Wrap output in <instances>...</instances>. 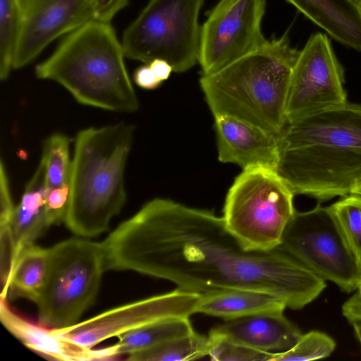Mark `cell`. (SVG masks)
<instances>
[{
    "mask_svg": "<svg viewBox=\"0 0 361 361\" xmlns=\"http://www.w3.org/2000/svg\"><path fill=\"white\" fill-rule=\"evenodd\" d=\"M105 270L133 271L169 281L200 295L232 289L260 290L300 310L325 281L279 247L245 250L212 212L154 198L102 243Z\"/></svg>",
    "mask_w": 361,
    "mask_h": 361,
    "instance_id": "obj_1",
    "label": "cell"
},
{
    "mask_svg": "<svg viewBox=\"0 0 361 361\" xmlns=\"http://www.w3.org/2000/svg\"><path fill=\"white\" fill-rule=\"evenodd\" d=\"M276 171L294 195L319 202L361 183V104L345 103L291 122L279 135Z\"/></svg>",
    "mask_w": 361,
    "mask_h": 361,
    "instance_id": "obj_2",
    "label": "cell"
},
{
    "mask_svg": "<svg viewBox=\"0 0 361 361\" xmlns=\"http://www.w3.org/2000/svg\"><path fill=\"white\" fill-rule=\"evenodd\" d=\"M300 51L287 34L216 72L202 75L201 90L213 116L234 117L279 135L285 126L293 67Z\"/></svg>",
    "mask_w": 361,
    "mask_h": 361,
    "instance_id": "obj_3",
    "label": "cell"
},
{
    "mask_svg": "<svg viewBox=\"0 0 361 361\" xmlns=\"http://www.w3.org/2000/svg\"><path fill=\"white\" fill-rule=\"evenodd\" d=\"M125 58L111 23L93 19L68 33L35 73L59 83L83 105L130 113L140 103Z\"/></svg>",
    "mask_w": 361,
    "mask_h": 361,
    "instance_id": "obj_4",
    "label": "cell"
},
{
    "mask_svg": "<svg viewBox=\"0 0 361 361\" xmlns=\"http://www.w3.org/2000/svg\"><path fill=\"white\" fill-rule=\"evenodd\" d=\"M135 127L118 123L80 130L75 139L64 223L75 235L105 232L126 201L124 171Z\"/></svg>",
    "mask_w": 361,
    "mask_h": 361,
    "instance_id": "obj_5",
    "label": "cell"
},
{
    "mask_svg": "<svg viewBox=\"0 0 361 361\" xmlns=\"http://www.w3.org/2000/svg\"><path fill=\"white\" fill-rule=\"evenodd\" d=\"M294 196L276 170L244 169L228 190L222 217L245 250L270 251L281 245L294 215Z\"/></svg>",
    "mask_w": 361,
    "mask_h": 361,
    "instance_id": "obj_6",
    "label": "cell"
},
{
    "mask_svg": "<svg viewBox=\"0 0 361 361\" xmlns=\"http://www.w3.org/2000/svg\"><path fill=\"white\" fill-rule=\"evenodd\" d=\"M104 271L102 243L72 238L49 247L47 276L35 302L39 324L61 330L78 323L96 298Z\"/></svg>",
    "mask_w": 361,
    "mask_h": 361,
    "instance_id": "obj_7",
    "label": "cell"
},
{
    "mask_svg": "<svg viewBox=\"0 0 361 361\" xmlns=\"http://www.w3.org/2000/svg\"><path fill=\"white\" fill-rule=\"evenodd\" d=\"M204 0H149L123 34L126 58L149 63L167 61L173 72L183 73L198 63Z\"/></svg>",
    "mask_w": 361,
    "mask_h": 361,
    "instance_id": "obj_8",
    "label": "cell"
},
{
    "mask_svg": "<svg viewBox=\"0 0 361 361\" xmlns=\"http://www.w3.org/2000/svg\"><path fill=\"white\" fill-rule=\"evenodd\" d=\"M314 274L352 293L361 285V265L351 251L329 207L298 212L279 246Z\"/></svg>",
    "mask_w": 361,
    "mask_h": 361,
    "instance_id": "obj_9",
    "label": "cell"
},
{
    "mask_svg": "<svg viewBox=\"0 0 361 361\" xmlns=\"http://www.w3.org/2000/svg\"><path fill=\"white\" fill-rule=\"evenodd\" d=\"M267 0H219L201 25L198 63L209 75L254 51L267 39L262 20Z\"/></svg>",
    "mask_w": 361,
    "mask_h": 361,
    "instance_id": "obj_10",
    "label": "cell"
},
{
    "mask_svg": "<svg viewBox=\"0 0 361 361\" xmlns=\"http://www.w3.org/2000/svg\"><path fill=\"white\" fill-rule=\"evenodd\" d=\"M344 71L327 36L312 35L293 67L286 108L291 122L347 101ZM286 122V123H287Z\"/></svg>",
    "mask_w": 361,
    "mask_h": 361,
    "instance_id": "obj_11",
    "label": "cell"
},
{
    "mask_svg": "<svg viewBox=\"0 0 361 361\" xmlns=\"http://www.w3.org/2000/svg\"><path fill=\"white\" fill-rule=\"evenodd\" d=\"M200 295L176 288L102 312L56 334L76 345L92 348L99 343L161 319L195 313Z\"/></svg>",
    "mask_w": 361,
    "mask_h": 361,
    "instance_id": "obj_12",
    "label": "cell"
},
{
    "mask_svg": "<svg viewBox=\"0 0 361 361\" xmlns=\"http://www.w3.org/2000/svg\"><path fill=\"white\" fill-rule=\"evenodd\" d=\"M20 20L13 69L30 64L54 39L94 19L91 0H16Z\"/></svg>",
    "mask_w": 361,
    "mask_h": 361,
    "instance_id": "obj_13",
    "label": "cell"
},
{
    "mask_svg": "<svg viewBox=\"0 0 361 361\" xmlns=\"http://www.w3.org/2000/svg\"><path fill=\"white\" fill-rule=\"evenodd\" d=\"M218 159L243 169L263 166L276 170L279 135L234 117L214 116Z\"/></svg>",
    "mask_w": 361,
    "mask_h": 361,
    "instance_id": "obj_14",
    "label": "cell"
},
{
    "mask_svg": "<svg viewBox=\"0 0 361 361\" xmlns=\"http://www.w3.org/2000/svg\"><path fill=\"white\" fill-rule=\"evenodd\" d=\"M6 299L1 298V323L25 346L44 357L55 360H108L120 356L116 344L99 350L83 348L53 329L27 321L9 307Z\"/></svg>",
    "mask_w": 361,
    "mask_h": 361,
    "instance_id": "obj_15",
    "label": "cell"
},
{
    "mask_svg": "<svg viewBox=\"0 0 361 361\" xmlns=\"http://www.w3.org/2000/svg\"><path fill=\"white\" fill-rule=\"evenodd\" d=\"M302 334L283 312L260 313L226 321L209 334L272 354L289 350Z\"/></svg>",
    "mask_w": 361,
    "mask_h": 361,
    "instance_id": "obj_16",
    "label": "cell"
},
{
    "mask_svg": "<svg viewBox=\"0 0 361 361\" xmlns=\"http://www.w3.org/2000/svg\"><path fill=\"white\" fill-rule=\"evenodd\" d=\"M47 190L46 166L41 158L25 187L19 203L16 206L10 225L16 262L24 250L35 244L51 226L46 209Z\"/></svg>",
    "mask_w": 361,
    "mask_h": 361,
    "instance_id": "obj_17",
    "label": "cell"
},
{
    "mask_svg": "<svg viewBox=\"0 0 361 361\" xmlns=\"http://www.w3.org/2000/svg\"><path fill=\"white\" fill-rule=\"evenodd\" d=\"M341 44L361 51V9L357 0H286Z\"/></svg>",
    "mask_w": 361,
    "mask_h": 361,
    "instance_id": "obj_18",
    "label": "cell"
},
{
    "mask_svg": "<svg viewBox=\"0 0 361 361\" xmlns=\"http://www.w3.org/2000/svg\"><path fill=\"white\" fill-rule=\"evenodd\" d=\"M286 307L281 298L271 293L232 289L200 295L195 313L228 321L256 314L283 312Z\"/></svg>",
    "mask_w": 361,
    "mask_h": 361,
    "instance_id": "obj_19",
    "label": "cell"
},
{
    "mask_svg": "<svg viewBox=\"0 0 361 361\" xmlns=\"http://www.w3.org/2000/svg\"><path fill=\"white\" fill-rule=\"evenodd\" d=\"M49 264V248L35 244L27 247L13 266L6 298H23L36 302L46 281Z\"/></svg>",
    "mask_w": 361,
    "mask_h": 361,
    "instance_id": "obj_20",
    "label": "cell"
},
{
    "mask_svg": "<svg viewBox=\"0 0 361 361\" xmlns=\"http://www.w3.org/2000/svg\"><path fill=\"white\" fill-rule=\"evenodd\" d=\"M195 332L189 317H176L156 321L118 336L120 355L142 350L166 341Z\"/></svg>",
    "mask_w": 361,
    "mask_h": 361,
    "instance_id": "obj_21",
    "label": "cell"
},
{
    "mask_svg": "<svg viewBox=\"0 0 361 361\" xmlns=\"http://www.w3.org/2000/svg\"><path fill=\"white\" fill-rule=\"evenodd\" d=\"M209 337L196 333L172 338L149 348L127 355L132 361H183L208 355Z\"/></svg>",
    "mask_w": 361,
    "mask_h": 361,
    "instance_id": "obj_22",
    "label": "cell"
},
{
    "mask_svg": "<svg viewBox=\"0 0 361 361\" xmlns=\"http://www.w3.org/2000/svg\"><path fill=\"white\" fill-rule=\"evenodd\" d=\"M71 139L63 133H54L43 144L42 158L46 166L47 189L69 183L71 161Z\"/></svg>",
    "mask_w": 361,
    "mask_h": 361,
    "instance_id": "obj_23",
    "label": "cell"
},
{
    "mask_svg": "<svg viewBox=\"0 0 361 361\" xmlns=\"http://www.w3.org/2000/svg\"><path fill=\"white\" fill-rule=\"evenodd\" d=\"M345 240L361 265V195L351 193L329 206Z\"/></svg>",
    "mask_w": 361,
    "mask_h": 361,
    "instance_id": "obj_24",
    "label": "cell"
},
{
    "mask_svg": "<svg viewBox=\"0 0 361 361\" xmlns=\"http://www.w3.org/2000/svg\"><path fill=\"white\" fill-rule=\"evenodd\" d=\"M20 20L16 0H0V79L6 80L13 69Z\"/></svg>",
    "mask_w": 361,
    "mask_h": 361,
    "instance_id": "obj_25",
    "label": "cell"
},
{
    "mask_svg": "<svg viewBox=\"0 0 361 361\" xmlns=\"http://www.w3.org/2000/svg\"><path fill=\"white\" fill-rule=\"evenodd\" d=\"M336 343L326 334L319 331H310L301 337L289 350L274 354L271 361H308L329 357L334 350Z\"/></svg>",
    "mask_w": 361,
    "mask_h": 361,
    "instance_id": "obj_26",
    "label": "cell"
},
{
    "mask_svg": "<svg viewBox=\"0 0 361 361\" xmlns=\"http://www.w3.org/2000/svg\"><path fill=\"white\" fill-rule=\"evenodd\" d=\"M208 356L218 361H271L274 354L255 350L227 338L209 335Z\"/></svg>",
    "mask_w": 361,
    "mask_h": 361,
    "instance_id": "obj_27",
    "label": "cell"
},
{
    "mask_svg": "<svg viewBox=\"0 0 361 361\" xmlns=\"http://www.w3.org/2000/svg\"><path fill=\"white\" fill-rule=\"evenodd\" d=\"M70 196L69 183L47 190L46 209L52 225L64 222Z\"/></svg>",
    "mask_w": 361,
    "mask_h": 361,
    "instance_id": "obj_28",
    "label": "cell"
},
{
    "mask_svg": "<svg viewBox=\"0 0 361 361\" xmlns=\"http://www.w3.org/2000/svg\"><path fill=\"white\" fill-rule=\"evenodd\" d=\"M129 0H91L94 19L111 23L116 14L128 4Z\"/></svg>",
    "mask_w": 361,
    "mask_h": 361,
    "instance_id": "obj_29",
    "label": "cell"
},
{
    "mask_svg": "<svg viewBox=\"0 0 361 361\" xmlns=\"http://www.w3.org/2000/svg\"><path fill=\"white\" fill-rule=\"evenodd\" d=\"M133 78L136 85L145 90L156 89L162 82L154 75L148 63L137 68L134 73Z\"/></svg>",
    "mask_w": 361,
    "mask_h": 361,
    "instance_id": "obj_30",
    "label": "cell"
},
{
    "mask_svg": "<svg viewBox=\"0 0 361 361\" xmlns=\"http://www.w3.org/2000/svg\"><path fill=\"white\" fill-rule=\"evenodd\" d=\"M342 314L348 322L361 319V294L358 291L343 303Z\"/></svg>",
    "mask_w": 361,
    "mask_h": 361,
    "instance_id": "obj_31",
    "label": "cell"
},
{
    "mask_svg": "<svg viewBox=\"0 0 361 361\" xmlns=\"http://www.w3.org/2000/svg\"><path fill=\"white\" fill-rule=\"evenodd\" d=\"M148 64L157 78L161 82L167 80L173 72L172 66L162 59H155Z\"/></svg>",
    "mask_w": 361,
    "mask_h": 361,
    "instance_id": "obj_32",
    "label": "cell"
},
{
    "mask_svg": "<svg viewBox=\"0 0 361 361\" xmlns=\"http://www.w3.org/2000/svg\"><path fill=\"white\" fill-rule=\"evenodd\" d=\"M355 331V334L361 345V319H355L349 322Z\"/></svg>",
    "mask_w": 361,
    "mask_h": 361,
    "instance_id": "obj_33",
    "label": "cell"
},
{
    "mask_svg": "<svg viewBox=\"0 0 361 361\" xmlns=\"http://www.w3.org/2000/svg\"><path fill=\"white\" fill-rule=\"evenodd\" d=\"M352 193L361 195V183L353 189Z\"/></svg>",
    "mask_w": 361,
    "mask_h": 361,
    "instance_id": "obj_34",
    "label": "cell"
},
{
    "mask_svg": "<svg viewBox=\"0 0 361 361\" xmlns=\"http://www.w3.org/2000/svg\"><path fill=\"white\" fill-rule=\"evenodd\" d=\"M357 4H358V5H359V6H360V8L361 9V0H357Z\"/></svg>",
    "mask_w": 361,
    "mask_h": 361,
    "instance_id": "obj_35",
    "label": "cell"
},
{
    "mask_svg": "<svg viewBox=\"0 0 361 361\" xmlns=\"http://www.w3.org/2000/svg\"><path fill=\"white\" fill-rule=\"evenodd\" d=\"M358 292L361 294V285L360 286V287L358 288Z\"/></svg>",
    "mask_w": 361,
    "mask_h": 361,
    "instance_id": "obj_36",
    "label": "cell"
}]
</instances>
